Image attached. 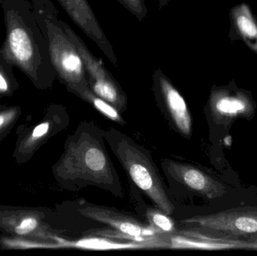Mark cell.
Segmentation results:
<instances>
[{
    "label": "cell",
    "instance_id": "1",
    "mask_svg": "<svg viewBox=\"0 0 257 256\" xmlns=\"http://www.w3.org/2000/svg\"><path fill=\"white\" fill-rule=\"evenodd\" d=\"M105 142L104 129L96 122L80 123L68 137L64 153L54 165L56 180L71 192L95 186L123 198V187Z\"/></svg>",
    "mask_w": 257,
    "mask_h": 256
},
{
    "label": "cell",
    "instance_id": "2",
    "mask_svg": "<svg viewBox=\"0 0 257 256\" xmlns=\"http://www.w3.org/2000/svg\"><path fill=\"white\" fill-rule=\"evenodd\" d=\"M6 39L3 58L24 73L39 90L51 88L57 79L46 39L38 25L30 0H0Z\"/></svg>",
    "mask_w": 257,
    "mask_h": 256
},
{
    "label": "cell",
    "instance_id": "3",
    "mask_svg": "<svg viewBox=\"0 0 257 256\" xmlns=\"http://www.w3.org/2000/svg\"><path fill=\"white\" fill-rule=\"evenodd\" d=\"M30 1L38 25L48 43L57 79L74 95L89 87L82 58L68 36L65 22L54 3L51 0Z\"/></svg>",
    "mask_w": 257,
    "mask_h": 256
},
{
    "label": "cell",
    "instance_id": "4",
    "mask_svg": "<svg viewBox=\"0 0 257 256\" xmlns=\"http://www.w3.org/2000/svg\"><path fill=\"white\" fill-rule=\"evenodd\" d=\"M104 137L132 183L156 207L167 214H173L175 205L148 149L115 128L104 130Z\"/></svg>",
    "mask_w": 257,
    "mask_h": 256
},
{
    "label": "cell",
    "instance_id": "5",
    "mask_svg": "<svg viewBox=\"0 0 257 256\" xmlns=\"http://www.w3.org/2000/svg\"><path fill=\"white\" fill-rule=\"evenodd\" d=\"M65 28L82 58L90 90L111 104L120 114H123L127 109L128 98L121 86L108 72L102 60L90 51L84 41L66 22Z\"/></svg>",
    "mask_w": 257,
    "mask_h": 256
},
{
    "label": "cell",
    "instance_id": "6",
    "mask_svg": "<svg viewBox=\"0 0 257 256\" xmlns=\"http://www.w3.org/2000/svg\"><path fill=\"white\" fill-rule=\"evenodd\" d=\"M152 91L157 108L171 129L190 139L193 123L188 105L184 96L160 68L153 72Z\"/></svg>",
    "mask_w": 257,
    "mask_h": 256
},
{
    "label": "cell",
    "instance_id": "7",
    "mask_svg": "<svg viewBox=\"0 0 257 256\" xmlns=\"http://www.w3.org/2000/svg\"><path fill=\"white\" fill-rule=\"evenodd\" d=\"M181 222L188 226L199 227L244 238L257 233V206H244L192 216L182 219Z\"/></svg>",
    "mask_w": 257,
    "mask_h": 256
},
{
    "label": "cell",
    "instance_id": "8",
    "mask_svg": "<svg viewBox=\"0 0 257 256\" xmlns=\"http://www.w3.org/2000/svg\"><path fill=\"white\" fill-rule=\"evenodd\" d=\"M78 211L83 216L108 225L110 228L128 236L131 240L152 243L155 248H161V238L148 223L134 216L126 214L114 207L84 203Z\"/></svg>",
    "mask_w": 257,
    "mask_h": 256
},
{
    "label": "cell",
    "instance_id": "9",
    "mask_svg": "<svg viewBox=\"0 0 257 256\" xmlns=\"http://www.w3.org/2000/svg\"><path fill=\"white\" fill-rule=\"evenodd\" d=\"M161 166L169 183L178 184L201 196L214 199L220 198L226 192V189L221 183L194 165L163 159Z\"/></svg>",
    "mask_w": 257,
    "mask_h": 256
},
{
    "label": "cell",
    "instance_id": "10",
    "mask_svg": "<svg viewBox=\"0 0 257 256\" xmlns=\"http://www.w3.org/2000/svg\"><path fill=\"white\" fill-rule=\"evenodd\" d=\"M163 248L172 249H245L244 239L191 226L176 234L162 235Z\"/></svg>",
    "mask_w": 257,
    "mask_h": 256
},
{
    "label": "cell",
    "instance_id": "11",
    "mask_svg": "<svg viewBox=\"0 0 257 256\" xmlns=\"http://www.w3.org/2000/svg\"><path fill=\"white\" fill-rule=\"evenodd\" d=\"M72 21L104 53L115 68L118 60L114 48L101 27L88 0H57Z\"/></svg>",
    "mask_w": 257,
    "mask_h": 256
},
{
    "label": "cell",
    "instance_id": "12",
    "mask_svg": "<svg viewBox=\"0 0 257 256\" xmlns=\"http://www.w3.org/2000/svg\"><path fill=\"white\" fill-rule=\"evenodd\" d=\"M69 114L63 105H51L43 121L33 129L30 136L25 138L24 148L36 150L51 136L66 129L69 125Z\"/></svg>",
    "mask_w": 257,
    "mask_h": 256
},
{
    "label": "cell",
    "instance_id": "13",
    "mask_svg": "<svg viewBox=\"0 0 257 256\" xmlns=\"http://www.w3.org/2000/svg\"><path fill=\"white\" fill-rule=\"evenodd\" d=\"M59 244L64 247L78 248L88 250H110V249H150L155 248L148 242L121 240L95 234H86L85 237L75 241L59 240Z\"/></svg>",
    "mask_w": 257,
    "mask_h": 256
},
{
    "label": "cell",
    "instance_id": "14",
    "mask_svg": "<svg viewBox=\"0 0 257 256\" xmlns=\"http://www.w3.org/2000/svg\"><path fill=\"white\" fill-rule=\"evenodd\" d=\"M248 101L241 93L232 95L224 90H213L208 102V108L213 119L219 121L225 117L247 113Z\"/></svg>",
    "mask_w": 257,
    "mask_h": 256
},
{
    "label": "cell",
    "instance_id": "15",
    "mask_svg": "<svg viewBox=\"0 0 257 256\" xmlns=\"http://www.w3.org/2000/svg\"><path fill=\"white\" fill-rule=\"evenodd\" d=\"M231 15L240 36L257 54V24L248 6L246 4L235 6Z\"/></svg>",
    "mask_w": 257,
    "mask_h": 256
},
{
    "label": "cell",
    "instance_id": "16",
    "mask_svg": "<svg viewBox=\"0 0 257 256\" xmlns=\"http://www.w3.org/2000/svg\"><path fill=\"white\" fill-rule=\"evenodd\" d=\"M142 210V215L146 218L148 225L155 230L160 235H170L176 234V225L171 215L167 214L158 207L156 208L148 205H140L139 207Z\"/></svg>",
    "mask_w": 257,
    "mask_h": 256
},
{
    "label": "cell",
    "instance_id": "17",
    "mask_svg": "<svg viewBox=\"0 0 257 256\" xmlns=\"http://www.w3.org/2000/svg\"><path fill=\"white\" fill-rule=\"evenodd\" d=\"M75 96H78L84 102L90 104L96 111H99L108 120L115 122L121 126H125L126 124V121L122 117V114L119 112L118 110L114 108L109 102L104 100L99 96H96L94 93L92 92L90 87H87V88L78 92Z\"/></svg>",
    "mask_w": 257,
    "mask_h": 256
},
{
    "label": "cell",
    "instance_id": "18",
    "mask_svg": "<svg viewBox=\"0 0 257 256\" xmlns=\"http://www.w3.org/2000/svg\"><path fill=\"white\" fill-rule=\"evenodd\" d=\"M13 67L0 54V98L12 96L19 87Z\"/></svg>",
    "mask_w": 257,
    "mask_h": 256
},
{
    "label": "cell",
    "instance_id": "19",
    "mask_svg": "<svg viewBox=\"0 0 257 256\" xmlns=\"http://www.w3.org/2000/svg\"><path fill=\"white\" fill-rule=\"evenodd\" d=\"M123 7L132 14L139 22L148 17V9L145 0H117Z\"/></svg>",
    "mask_w": 257,
    "mask_h": 256
},
{
    "label": "cell",
    "instance_id": "20",
    "mask_svg": "<svg viewBox=\"0 0 257 256\" xmlns=\"http://www.w3.org/2000/svg\"><path fill=\"white\" fill-rule=\"evenodd\" d=\"M18 108H11L0 112V133L12 125V121L17 118Z\"/></svg>",
    "mask_w": 257,
    "mask_h": 256
},
{
    "label": "cell",
    "instance_id": "21",
    "mask_svg": "<svg viewBox=\"0 0 257 256\" xmlns=\"http://www.w3.org/2000/svg\"><path fill=\"white\" fill-rule=\"evenodd\" d=\"M245 249H256L257 250V233L248 237H244Z\"/></svg>",
    "mask_w": 257,
    "mask_h": 256
},
{
    "label": "cell",
    "instance_id": "22",
    "mask_svg": "<svg viewBox=\"0 0 257 256\" xmlns=\"http://www.w3.org/2000/svg\"><path fill=\"white\" fill-rule=\"evenodd\" d=\"M155 1L157 2L160 9H163L167 6L170 0H155Z\"/></svg>",
    "mask_w": 257,
    "mask_h": 256
}]
</instances>
